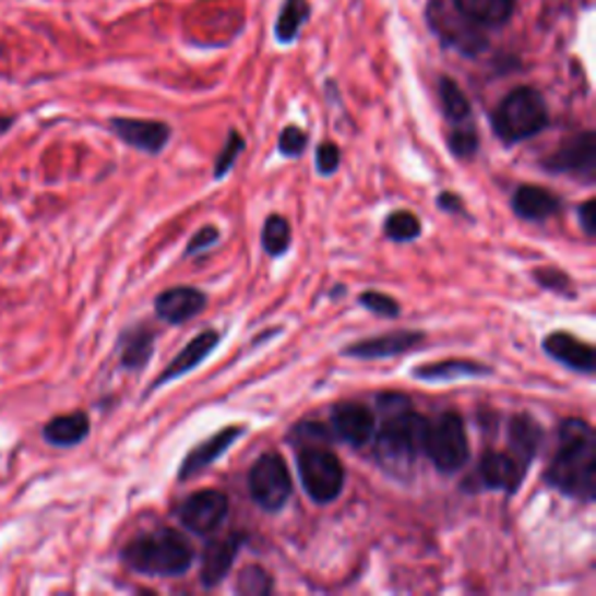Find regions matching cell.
<instances>
[{
  "label": "cell",
  "instance_id": "obj_1",
  "mask_svg": "<svg viewBox=\"0 0 596 596\" xmlns=\"http://www.w3.org/2000/svg\"><path fill=\"white\" fill-rule=\"evenodd\" d=\"M380 429L373 433L376 460L394 478L408 480L419 452H425L427 419L413 410V403L403 394H380Z\"/></svg>",
  "mask_w": 596,
  "mask_h": 596
},
{
  "label": "cell",
  "instance_id": "obj_2",
  "mask_svg": "<svg viewBox=\"0 0 596 596\" xmlns=\"http://www.w3.org/2000/svg\"><path fill=\"white\" fill-rule=\"evenodd\" d=\"M596 438L585 419H564L557 433V450L546 470V482L575 501H594Z\"/></svg>",
  "mask_w": 596,
  "mask_h": 596
},
{
  "label": "cell",
  "instance_id": "obj_3",
  "mask_svg": "<svg viewBox=\"0 0 596 596\" xmlns=\"http://www.w3.org/2000/svg\"><path fill=\"white\" fill-rule=\"evenodd\" d=\"M121 562L131 571L156 577L182 575L194 564V548L178 529H154L140 534L121 548Z\"/></svg>",
  "mask_w": 596,
  "mask_h": 596
},
{
  "label": "cell",
  "instance_id": "obj_4",
  "mask_svg": "<svg viewBox=\"0 0 596 596\" xmlns=\"http://www.w3.org/2000/svg\"><path fill=\"white\" fill-rule=\"evenodd\" d=\"M550 124L548 103L534 86H517L492 112V129L503 145L532 140Z\"/></svg>",
  "mask_w": 596,
  "mask_h": 596
},
{
  "label": "cell",
  "instance_id": "obj_5",
  "mask_svg": "<svg viewBox=\"0 0 596 596\" xmlns=\"http://www.w3.org/2000/svg\"><path fill=\"white\" fill-rule=\"evenodd\" d=\"M298 476L306 494L320 505L333 503L345 487V468L341 460L324 445H303L298 452Z\"/></svg>",
  "mask_w": 596,
  "mask_h": 596
},
{
  "label": "cell",
  "instance_id": "obj_6",
  "mask_svg": "<svg viewBox=\"0 0 596 596\" xmlns=\"http://www.w3.org/2000/svg\"><path fill=\"white\" fill-rule=\"evenodd\" d=\"M425 454L438 470L448 473V476L460 473L468 464L470 450L462 415L443 413L427 425Z\"/></svg>",
  "mask_w": 596,
  "mask_h": 596
},
{
  "label": "cell",
  "instance_id": "obj_7",
  "mask_svg": "<svg viewBox=\"0 0 596 596\" xmlns=\"http://www.w3.org/2000/svg\"><path fill=\"white\" fill-rule=\"evenodd\" d=\"M250 497L261 511L277 513L283 511L291 497V476L285 460L275 452L259 457L250 470Z\"/></svg>",
  "mask_w": 596,
  "mask_h": 596
},
{
  "label": "cell",
  "instance_id": "obj_8",
  "mask_svg": "<svg viewBox=\"0 0 596 596\" xmlns=\"http://www.w3.org/2000/svg\"><path fill=\"white\" fill-rule=\"evenodd\" d=\"M548 172L571 175L575 180L594 182L596 178V135L594 131H583L564 140L550 156L540 162Z\"/></svg>",
  "mask_w": 596,
  "mask_h": 596
},
{
  "label": "cell",
  "instance_id": "obj_9",
  "mask_svg": "<svg viewBox=\"0 0 596 596\" xmlns=\"http://www.w3.org/2000/svg\"><path fill=\"white\" fill-rule=\"evenodd\" d=\"M226 515H229V499L217 489H201V492L187 497L178 508L182 527L199 536H207L219 529Z\"/></svg>",
  "mask_w": 596,
  "mask_h": 596
},
{
  "label": "cell",
  "instance_id": "obj_10",
  "mask_svg": "<svg viewBox=\"0 0 596 596\" xmlns=\"http://www.w3.org/2000/svg\"><path fill=\"white\" fill-rule=\"evenodd\" d=\"M527 466H524L511 452H485L478 468H476V480L482 489H497V492L513 494L520 489V485L527 478Z\"/></svg>",
  "mask_w": 596,
  "mask_h": 596
},
{
  "label": "cell",
  "instance_id": "obj_11",
  "mask_svg": "<svg viewBox=\"0 0 596 596\" xmlns=\"http://www.w3.org/2000/svg\"><path fill=\"white\" fill-rule=\"evenodd\" d=\"M331 433L349 448H363L373 441L376 415L363 403H338L331 410Z\"/></svg>",
  "mask_w": 596,
  "mask_h": 596
},
{
  "label": "cell",
  "instance_id": "obj_12",
  "mask_svg": "<svg viewBox=\"0 0 596 596\" xmlns=\"http://www.w3.org/2000/svg\"><path fill=\"white\" fill-rule=\"evenodd\" d=\"M110 131L121 140V143H127L129 147L145 154H159L170 140V127L156 119L112 117Z\"/></svg>",
  "mask_w": 596,
  "mask_h": 596
},
{
  "label": "cell",
  "instance_id": "obj_13",
  "mask_svg": "<svg viewBox=\"0 0 596 596\" xmlns=\"http://www.w3.org/2000/svg\"><path fill=\"white\" fill-rule=\"evenodd\" d=\"M425 341H427L425 331H392V333H382V336H376V338H366V341L347 345L343 349V355L355 357V359H388V357L406 355L410 353V349L422 345Z\"/></svg>",
  "mask_w": 596,
  "mask_h": 596
},
{
  "label": "cell",
  "instance_id": "obj_14",
  "mask_svg": "<svg viewBox=\"0 0 596 596\" xmlns=\"http://www.w3.org/2000/svg\"><path fill=\"white\" fill-rule=\"evenodd\" d=\"M543 349L550 359L567 366L573 373L592 376L596 371L594 347L581 338H575L569 331H552L543 341Z\"/></svg>",
  "mask_w": 596,
  "mask_h": 596
},
{
  "label": "cell",
  "instance_id": "obj_15",
  "mask_svg": "<svg viewBox=\"0 0 596 596\" xmlns=\"http://www.w3.org/2000/svg\"><path fill=\"white\" fill-rule=\"evenodd\" d=\"M222 336H219V331L215 329H207V331H201L199 336H194V341H191L187 347L180 349V355L175 357L166 368H164V373L154 380V384L150 388V392L154 390H159L164 388V384L172 382V380H178L187 373L194 371V368H199L210 355L215 353L217 345H219Z\"/></svg>",
  "mask_w": 596,
  "mask_h": 596
},
{
  "label": "cell",
  "instance_id": "obj_16",
  "mask_svg": "<svg viewBox=\"0 0 596 596\" xmlns=\"http://www.w3.org/2000/svg\"><path fill=\"white\" fill-rule=\"evenodd\" d=\"M207 306V296L196 287H170L156 296V318L168 324H184L194 320Z\"/></svg>",
  "mask_w": 596,
  "mask_h": 596
},
{
  "label": "cell",
  "instance_id": "obj_17",
  "mask_svg": "<svg viewBox=\"0 0 596 596\" xmlns=\"http://www.w3.org/2000/svg\"><path fill=\"white\" fill-rule=\"evenodd\" d=\"M242 433H245V427H226V429L217 431L215 436H210L207 441L199 443L194 450L187 454L182 466H180L178 478L184 482L189 478L199 476V473H203L205 468L213 466L219 457H224V454L229 452V448L238 441Z\"/></svg>",
  "mask_w": 596,
  "mask_h": 596
},
{
  "label": "cell",
  "instance_id": "obj_18",
  "mask_svg": "<svg viewBox=\"0 0 596 596\" xmlns=\"http://www.w3.org/2000/svg\"><path fill=\"white\" fill-rule=\"evenodd\" d=\"M240 548H242L240 534H229L207 543V548L203 552V564H201L203 587H217L224 577L231 573Z\"/></svg>",
  "mask_w": 596,
  "mask_h": 596
},
{
  "label": "cell",
  "instance_id": "obj_19",
  "mask_svg": "<svg viewBox=\"0 0 596 596\" xmlns=\"http://www.w3.org/2000/svg\"><path fill=\"white\" fill-rule=\"evenodd\" d=\"M513 210L520 219L540 224L562 213V199L550 189H543L536 184H520L513 194Z\"/></svg>",
  "mask_w": 596,
  "mask_h": 596
},
{
  "label": "cell",
  "instance_id": "obj_20",
  "mask_svg": "<svg viewBox=\"0 0 596 596\" xmlns=\"http://www.w3.org/2000/svg\"><path fill=\"white\" fill-rule=\"evenodd\" d=\"M452 8L476 28H501L513 20L517 0H452Z\"/></svg>",
  "mask_w": 596,
  "mask_h": 596
},
{
  "label": "cell",
  "instance_id": "obj_21",
  "mask_svg": "<svg viewBox=\"0 0 596 596\" xmlns=\"http://www.w3.org/2000/svg\"><path fill=\"white\" fill-rule=\"evenodd\" d=\"M90 431H92L90 415L84 410H75L68 415L51 417L43 427V438L51 448H75L90 438Z\"/></svg>",
  "mask_w": 596,
  "mask_h": 596
},
{
  "label": "cell",
  "instance_id": "obj_22",
  "mask_svg": "<svg viewBox=\"0 0 596 596\" xmlns=\"http://www.w3.org/2000/svg\"><path fill=\"white\" fill-rule=\"evenodd\" d=\"M540 441L543 429L532 415L517 413L511 417V422H508V448H511L513 457H517L527 468L536 460Z\"/></svg>",
  "mask_w": 596,
  "mask_h": 596
},
{
  "label": "cell",
  "instance_id": "obj_23",
  "mask_svg": "<svg viewBox=\"0 0 596 596\" xmlns=\"http://www.w3.org/2000/svg\"><path fill=\"white\" fill-rule=\"evenodd\" d=\"M489 373H492V368L470 359H443L413 368V376L427 382H452L462 378H482Z\"/></svg>",
  "mask_w": 596,
  "mask_h": 596
},
{
  "label": "cell",
  "instance_id": "obj_24",
  "mask_svg": "<svg viewBox=\"0 0 596 596\" xmlns=\"http://www.w3.org/2000/svg\"><path fill=\"white\" fill-rule=\"evenodd\" d=\"M154 341L156 336L145 326H133L127 329L119 336V363L127 371L140 373L147 368L152 355H154Z\"/></svg>",
  "mask_w": 596,
  "mask_h": 596
},
{
  "label": "cell",
  "instance_id": "obj_25",
  "mask_svg": "<svg viewBox=\"0 0 596 596\" xmlns=\"http://www.w3.org/2000/svg\"><path fill=\"white\" fill-rule=\"evenodd\" d=\"M310 3L308 0H283L275 20V40L279 45H291L298 40L303 26L310 20Z\"/></svg>",
  "mask_w": 596,
  "mask_h": 596
},
{
  "label": "cell",
  "instance_id": "obj_26",
  "mask_svg": "<svg viewBox=\"0 0 596 596\" xmlns=\"http://www.w3.org/2000/svg\"><path fill=\"white\" fill-rule=\"evenodd\" d=\"M438 98H441L443 115L452 127L466 124V121H470V100L462 92V86L452 78L438 80Z\"/></svg>",
  "mask_w": 596,
  "mask_h": 596
},
{
  "label": "cell",
  "instance_id": "obj_27",
  "mask_svg": "<svg viewBox=\"0 0 596 596\" xmlns=\"http://www.w3.org/2000/svg\"><path fill=\"white\" fill-rule=\"evenodd\" d=\"M291 245L289 222L279 215H271L261 229V248L269 257H283Z\"/></svg>",
  "mask_w": 596,
  "mask_h": 596
},
{
  "label": "cell",
  "instance_id": "obj_28",
  "mask_svg": "<svg viewBox=\"0 0 596 596\" xmlns=\"http://www.w3.org/2000/svg\"><path fill=\"white\" fill-rule=\"evenodd\" d=\"M384 236L394 242H413L422 236V222L410 210H396L384 219Z\"/></svg>",
  "mask_w": 596,
  "mask_h": 596
},
{
  "label": "cell",
  "instance_id": "obj_29",
  "mask_svg": "<svg viewBox=\"0 0 596 596\" xmlns=\"http://www.w3.org/2000/svg\"><path fill=\"white\" fill-rule=\"evenodd\" d=\"M236 592L242 596H269L273 592V577L266 569L250 564L238 573Z\"/></svg>",
  "mask_w": 596,
  "mask_h": 596
},
{
  "label": "cell",
  "instance_id": "obj_30",
  "mask_svg": "<svg viewBox=\"0 0 596 596\" xmlns=\"http://www.w3.org/2000/svg\"><path fill=\"white\" fill-rule=\"evenodd\" d=\"M448 145L454 156H460V159H470V156H476L480 150V135L476 127H473L470 121H466V124H457L450 131Z\"/></svg>",
  "mask_w": 596,
  "mask_h": 596
},
{
  "label": "cell",
  "instance_id": "obj_31",
  "mask_svg": "<svg viewBox=\"0 0 596 596\" xmlns=\"http://www.w3.org/2000/svg\"><path fill=\"white\" fill-rule=\"evenodd\" d=\"M359 306L371 310L373 314H380V318H384V320H394V318H398V312H401V306H398L396 298L390 294H382V291H363L359 296Z\"/></svg>",
  "mask_w": 596,
  "mask_h": 596
},
{
  "label": "cell",
  "instance_id": "obj_32",
  "mask_svg": "<svg viewBox=\"0 0 596 596\" xmlns=\"http://www.w3.org/2000/svg\"><path fill=\"white\" fill-rule=\"evenodd\" d=\"M242 150H245L242 135L238 131H229V138H226V143H224V147H222V152L217 156V162H215V178L217 180L224 178V175L234 168V164H236L238 156L242 154Z\"/></svg>",
  "mask_w": 596,
  "mask_h": 596
},
{
  "label": "cell",
  "instance_id": "obj_33",
  "mask_svg": "<svg viewBox=\"0 0 596 596\" xmlns=\"http://www.w3.org/2000/svg\"><path fill=\"white\" fill-rule=\"evenodd\" d=\"M534 277H536V283H538L543 289L573 296L571 277H569L564 271L552 269V266H543V269H536V271H534Z\"/></svg>",
  "mask_w": 596,
  "mask_h": 596
},
{
  "label": "cell",
  "instance_id": "obj_34",
  "mask_svg": "<svg viewBox=\"0 0 596 596\" xmlns=\"http://www.w3.org/2000/svg\"><path fill=\"white\" fill-rule=\"evenodd\" d=\"M308 133L303 129L298 127H287L283 133H279V140H277V150L283 156H287V159H296V156H301L308 147Z\"/></svg>",
  "mask_w": 596,
  "mask_h": 596
},
{
  "label": "cell",
  "instance_id": "obj_35",
  "mask_svg": "<svg viewBox=\"0 0 596 596\" xmlns=\"http://www.w3.org/2000/svg\"><path fill=\"white\" fill-rule=\"evenodd\" d=\"M291 438H298V441H301V448L303 445H324L329 441V429L322 425H314V422H303V425L294 427Z\"/></svg>",
  "mask_w": 596,
  "mask_h": 596
},
{
  "label": "cell",
  "instance_id": "obj_36",
  "mask_svg": "<svg viewBox=\"0 0 596 596\" xmlns=\"http://www.w3.org/2000/svg\"><path fill=\"white\" fill-rule=\"evenodd\" d=\"M217 242H219V229H215V226H203V229H199V231L194 234V238L189 240L184 257L201 254V252H205V250H210V248H215Z\"/></svg>",
  "mask_w": 596,
  "mask_h": 596
},
{
  "label": "cell",
  "instance_id": "obj_37",
  "mask_svg": "<svg viewBox=\"0 0 596 596\" xmlns=\"http://www.w3.org/2000/svg\"><path fill=\"white\" fill-rule=\"evenodd\" d=\"M314 164H318L320 175H333L341 166V147L333 143H322L318 147V156H314Z\"/></svg>",
  "mask_w": 596,
  "mask_h": 596
},
{
  "label": "cell",
  "instance_id": "obj_38",
  "mask_svg": "<svg viewBox=\"0 0 596 596\" xmlns=\"http://www.w3.org/2000/svg\"><path fill=\"white\" fill-rule=\"evenodd\" d=\"M577 222H581V229L587 238H594L596 234V201L587 199L581 207H577Z\"/></svg>",
  "mask_w": 596,
  "mask_h": 596
},
{
  "label": "cell",
  "instance_id": "obj_39",
  "mask_svg": "<svg viewBox=\"0 0 596 596\" xmlns=\"http://www.w3.org/2000/svg\"><path fill=\"white\" fill-rule=\"evenodd\" d=\"M438 207L445 210V213H452V215H464L466 207H464V201L452 194V191H443L441 196H438Z\"/></svg>",
  "mask_w": 596,
  "mask_h": 596
},
{
  "label": "cell",
  "instance_id": "obj_40",
  "mask_svg": "<svg viewBox=\"0 0 596 596\" xmlns=\"http://www.w3.org/2000/svg\"><path fill=\"white\" fill-rule=\"evenodd\" d=\"M14 127V117H8V115H0V135H5L10 129Z\"/></svg>",
  "mask_w": 596,
  "mask_h": 596
}]
</instances>
